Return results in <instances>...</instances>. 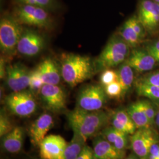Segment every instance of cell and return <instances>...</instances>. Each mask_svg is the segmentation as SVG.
Wrapping results in <instances>:
<instances>
[{
    "label": "cell",
    "instance_id": "cell-33",
    "mask_svg": "<svg viewBox=\"0 0 159 159\" xmlns=\"http://www.w3.org/2000/svg\"><path fill=\"white\" fill-rule=\"evenodd\" d=\"M146 49L153 56L156 63L159 64V40L148 44Z\"/></svg>",
    "mask_w": 159,
    "mask_h": 159
},
{
    "label": "cell",
    "instance_id": "cell-8",
    "mask_svg": "<svg viewBox=\"0 0 159 159\" xmlns=\"http://www.w3.org/2000/svg\"><path fill=\"white\" fill-rule=\"evenodd\" d=\"M40 94L44 107L48 111L59 113L66 110V93L59 85L44 84L40 90Z\"/></svg>",
    "mask_w": 159,
    "mask_h": 159
},
{
    "label": "cell",
    "instance_id": "cell-14",
    "mask_svg": "<svg viewBox=\"0 0 159 159\" xmlns=\"http://www.w3.org/2000/svg\"><path fill=\"white\" fill-rule=\"evenodd\" d=\"M94 159H124L125 151L115 148L101 135L94 137L93 141Z\"/></svg>",
    "mask_w": 159,
    "mask_h": 159
},
{
    "label": "cell",
    "instance_id": "cell-13",
    "mask_svg": "<svg viewBox=\"0 0 159 159\" xmlns=\"http://www.w3.org/2000/svg\"><path fill=\"white\" fill-rule=\"evenodd\" d=\"M53 125L54 121L51 114L46 113L41 114L29 128V135L31 144L34 146H39Z\"/></svg>",
    "mask_w": 159,
    "mask_h": 159
},
{
    "label": "cell",
    "instance_id": "cell-15",
    "mask_svg": "<svg viewBox=\"0 0 159 159\" xmlns=\"http://www.w3.org/2000/svg\"><path fill=\"white\" fill-rule=\"evenodd\" d=\"M126 62L133 70L139 73L152 70L157 63L153 56L146 48L133 50L127 59Z\"/></svg>",
    "mask_w": 159,
    "mask_h": 159
},
{
    "label": "cell",
    "instance_id": "cell-6",
    "mask_svg": "<svg viewBox=\"0 0 159 159\" xmlns=\"http://www.w3.org/2000/svg\"><path fill=\"white\" fill-rule=\"evenodd\" d=\"M4 104L11 113L20 117H28L37 110L34 94L27 90L12 92L7 95L4 98Z\"/></svg>",
    "mask_w": 159,
    "mask_h": 159
},
{
    "label": "cell",
    "instance_id": "cell-1",
    "mask_svg": "<svg viewBox=\"0 0 159 159\" xmlns=\"http://www.w3.org/2000/svg\"><path fill=\"white\" fill-rule=\"evenodd\" d=\"M66 116L72 130L79 133L87 140L99 134L110 119V114L102 110L87 111L78 107L68 111Z\"/></svg>",
    "mask_w": 159,
    "mask_h": 159
},
{
    "label": "cell",
    "instance_id": "cell-10",
    "mask_svg": "<svg viewBox=\"0 0 159 159\" xmlns=\"http://www.w3.org/2000/svg\"><path fill=\"white\" fill-rule=\"evenodd\" d=\"M32 71L21 63L6 67V83L12 92L23 91L29 87Z\"/></svg>",
    "mask_w": 159,
    "mask_h": 159
},
{
    "label": "cell",
    "instance_id": "cell-28",
    "mask_svg": "<svg viewBox=\"0 0 159 159\" xmlns=\"http://www.w3.org/2000/svg\"><path fill=\"white\" fill-rule=\"evenodd\" d=\"M140 104L141 107H142L143 111L146 114L148 119L149 120L151 125H153L155 123L156 116L157 112V110L154 106V103L150 100L146 99L139 100Z\"/></svg>",
    "mask_w": 159,
    "mask_h": 159
},
{
    "label": "cell",
    "instance_id": "cell-27",
    "mask_svg": "<svg viewBox=\"0 0 159 159\" xmlns=\"http://www.w3.org/2000/svg\"><path fill=\"white\" fill-rule=\"evenodd\" d=\"M16 126H14L4 109H1L0 112V137L5 136L11 131Z\"/></svg>",
    "mask_w": 159,
    "mask_h": 159
},
{
    "label": "cell",
    "instance_id": "cell-29",
    "mask_svg": "<svg viewBox=\"0 0 159 159\" xmlns=\"http://www.w3.org/2000/svg\"><path fill=\"white\" fill-rule=\"evenodd\" d=\"M44 85V83L40 75L38 69L36 68L34 70H32L30 83L29 87L30 90L33 94L40 93V90Z\"/></svg>",
    "mask_w": 159,
    "mask_h": 159
},
{
    "label": "cell",
    "instance_id": "cell-24",
    "mask_svg": "<svg viewBox=\"0 0 159 159\" xmlns=\"http://www.w3.org/2000/svg\"><path fill=\"white\" fill-rule=\"evenodd\" d=\"M120 35L125 40L130 47H136L142 40L133 29L129 19L121 28Z\"/></svg>",
    "mask_w": 159,
    "mask_h": 159
},
{
    "label": "cell",
    "instance_id": "cell-5",
    "mask_svg": "<svg viewBox=\"0 0 159 159\" xmlns=\"http://www.w3.org/2000/svg\"><path fill=\"white\" fill-rule=\"evenodd\" d=\"M50 11L44 8L27 4H17L13 16L21 24L42 29H50L52 18Z\"/></svg>",
    "mask_w": 159,
    "mask_h": 159
},
{
    "label": "cell",
    "instance_id": "cell-7",
    "mask_svg": "<svg viewBox=\"0 0 159 159\" xmlns=\"http://www.w3.org/2000/svg\"><path fill=\"white\" fill-rule=\"evenodd\" d=\"M107 98L102 85H86L78 94L77 107L87 111L99 110L106 104Z\"/></svg>",
    "mask_w": 159,
    "mask_h": 159
},
{
    "label": "cell",
    "instance_id": "cell-19",
    "mask_svg": "<svg viewBox=\"0 0 159 159\" xmlns=\"http://www.w3.org/2000/svg\"><path fill=\"white\" fill-rule=\"evenodd\" d=\"M99 134L120 150L125 151L129 145V135L114 128L112 125L106 127L100 131Z\"/></svg>",
    "mask_w": 159,
    "mask_h": 159
},
{
    "label": "cell",
    "instance_id": "cell-37",
    "mask_svg": "<svg viewBox=\"0 0 159 159\" xmlns=\"http://www.w3.org/2000/svg\"><path fill=\"white\" fill-rule=\"evenodd\" d=\"M6 67L5 60L4 57H1L0 60V78L1 79L6 78Z\"/></svg>",
    "mask_w": 159,
    "mask_h": 159
},
{
    "label": "cell",
    "instance_id": "cell-25",
    "mask_svg": "<svg viewBox=\"0 0 159 159\" xmlns=\"http://www.w3.org/2000/svg\"><path fill=\"white\" fill-rule=\"evenodd\" d=\"M17 4H27L44 8L48 11H54L59 7L57 0H16Z\"/></svg>",
    "mask_w": 159,
    "mask_h": 159
},
{
    "label": "cell",
    "instance_id": "cell-32",
    "mask_svg": "<svg viewBox=\"0 0 159 159\" xmlns=\"http://www.w3.org/2000/svg\"><path fill=\"white\" fill-rule=\"evenodd\" d=\"M129 20L130 23L131 25L136 33L139 38L142 40L145 36V27L143 25L142 23L139 20V18L136 16H134L133 17L129 18Z\"/></svg>",
    "mask_w": 159,
    "mask_h": 159
},
{
    "label": "cell",
    "instance_id": "cell-3",
    "mask_svg": "<svg viewBox=\"0 0 159 159\" xmlns=\"http://www.w3.org/2000/svg\"><path fill=\"white\" fill-rule=\"evenodd\" d=\"M130 47L120 35L113 37L94 61L96 71L113 68L125 62L130 54Z\"/></svg>",
    "mask_w": 159,
    "mask_h": 159
},
{
    "label": "cell",
    "instance_id": "cell-38",
    "mask_svg": "<svg viewBox=\"0 0 159 159\" xmlns=\"http://www.w3.org/2000/svg\"><path fill=\"white\" fill-rule=\"evenodd\" d=\"M124 159H139V157L137 156L135 154H130V155H129L127 157H126Z\"/></svg>",
    "mask_w": 159,
    "mask_h": 159
},
{
    "label": "cell",
    "instance_id": "cell-21",
    "mask_svg": "<svg viewBox=\"0 0 159 159\" xmlns=\"http://www.w3.org/2000/svg\"><path fill=\"white\" fill-rule=\"evenodd\" d=\"M73 131V136L67 145L64 152V159H76L86 146L84 137L76 131Z\"/></svg>",
    "mask_w": 159,
    "mask_h": 159
},
{
    "label": "cell",
    "instance_id": "cell-26",
    "mask_svg": "<svg viewBox=\"0 0 159 159\" xmlns=\"http://www.w3.org/2000/svg\"><path fill=\"white\" fill-rule=\"evenodd\" d=\"M145 29L153 30L159 25V4L155 3L153 10L150 12L145 21L143 23Z\"/></svg>",
    "mask_w": 159,
    "mask_h": 159
},
{
    "label": "cell",
    "instance_id": "cell-9",
    "mask_svg": "<svg viewBox=\"0 0 159 159\" xmlns=\"http://www.w3.org/2000/svg\"><path fill=\"white\" fill-rule=\"evenodd\" d=\"M130 136L131 148L139 159H148L151 146L159 142V137L151 128L137 129Z\"/></svg>",
    "mask_w": 159,
    "mask_h": 159
},
{
    "label": "cell",
    "instance_id": "cell-12",
    "mask_svg": "<svg viewBox=\"0 0 159 159\" xmlns=\"http://www.w3.org/2000/svg\"><path fill=\"white\" fill-rule=\"evenodd\" d=\"M68 143L60 135L50 134L39 145L41 159H64V152Z\"/></svg>",
    "mask_w": 159,
    "mask_h": 159
},
{
    "label": "cell",
    "instance_id": "cell-34",
    "mask_svg": "<svg viewBox=\"0 0 159 159\" xmlns=\"http://www.w3.org/2000/svg\"><path fill=\"white\" fill-rule=\"evenodd\" d=\"M140 80L146 83L159 87V71L147 74Z\"/></svg>",
    "mask_w": 159,
    "mask_h": 159
},
{
    "label": "cell",
    "instance_id": "cell-35",
    "mask_svg": "<svg viewBox=\"0 0 159 159\" xmlns=\"http://www.w3.org/2000/svg\"><path fill=\"white\" fill-rule=\"evenodd\" d=\"M76 159H94L93 148L86 144Z\"/></svg>",
    "mask_w": 159,
    "mask_h": 159
},
{
    "label": "cell",
    "instance_id": "cell-36",
    "mask_svg": "<svg viewBox=\"0 0 159 159\" xmlns=\"http://www.w3.org/2000/svg\"><path fill=\"white\" fill-rule=\"evenodd\" d=\"M148 159H159V142L154 143L151 146Z\"/></svg>",
    "mask_w": 159,
    "mask_h": 159
},
{
    "label": "cell",
    "instance_id": "cell-2",
    "mask_svg": "<svg viewBox=\"0 0 159 159\" xmlns=\"http://www.w3.org/2000/svg\"><path fill=\"white\" fill-rule=\"evenodd\" d=\"M60 70L63 80L71 88L90 79L97 72L90 57L73 53L63 54Z\"/></svg>",
    "mask_w": 159,
    "mask_h": 159
},
{
    "label": "cell",
    "instance_id": "cell-20",
    "mask_svg": "<svg viewBox=\"0 0 159 159\" xmlns=\"http://www.w3.org/2000/svg\"><path fill=\"white\" fill-rule=\"evenodd\" d=\"M126 110L136 126L137 129L151 128L152 125L143 111L139 101L131 103Z\"/></svg>",
    "mask_w": 159,
    "mask_h": 159
},
{
    "label": "cell",
    "instance_id": "cell-30",
    "mask_svg": "<svg viewBox=\"0 0 159 159\" xmlns=\"http://www.w3.org/2000/svg\"><path fill=\"white\" fill-rule=\"evenodd\" d=\"M106 95L111 98H120L123 97L122 87L119 81L113 83L104 87Z\"/></svg>",
    "mask_w": 159,
    "mask_h": 159
},
{
    "label": "cell",
    "instance_id": "cell-4",
    "mask_svg": "<svg viewBox=\"0 0 159 159\" xmlns=\"http://www.w3.org/2000/svg\"><path fill=\"white\" fill-rule=\"evenodd\" d=\"M23 31L21 24L14 16L6 15L1 19L0 48L4 55H14Z\"/></svg>",
    "mask_w": 159,
    "mask_h": 159
},
{
    "label": "cell",
    "instance_id": "cell-22",
    "mask_svg": "<svg viewBox=\"0 0 159 159\" xmlns=\"http://www.w3.org/2000/svg\"><path fill=\"white\" fill-rule=\"evenodd\" d=\"M118 81L123 89V97L129 91L134 83V71L130 66L126 62L122 63L117 71Z\"/></svg>",
    "mask_w": 159,
    "mask_h": 159
},
{
    "label": "cell",
    "instance_id": "cell-11",
    "mask_svg": "<svg viewBox=\"0 0 159 159\" xmlns=\"http://www.w3.org/2000/svg\"><path fill=\"white\" fill-rule=\"evenodd\" d=\"M45 40L39 33L34 30H24L18 41L17 50L25 57H34L40 54L45 47Z\"/></svg>",
    "mask_w": 159,
    "mask_h": 159
},
{
    "label": "cell",
    "instance_id": "cell-31",
    "mask_svg": "<svg viewBox=\"0 0 159 159\" xmlns=\"http://www.w3.org/2000/svg\"><path fill=\"white\" fill-rule=\"evenodd\" d=\"M100 83L104 87L108 85L114 81H118L119 75L117 72L115 71L111 68H108L103 70L102 73L100 75Z\"/></svg>",
    "mask_w": 159,
    "mask_h": 159
},
{
    "label": "cell",
    "instance_id": "cell-18",
    "mask_svg": "<svg viewBox=\"0 0 159 159\" xmlns=\"http://www.w3.org/2000/svg\"><path fill=\"white\" fill-rule=\"evenodd\" d=\"M110 116V121L114 128L122 131L129 135L133 134L136 131V126L126 109H117Z\"/></svg>",
    "mask_w": 159,
    "mask_h": 159
},
{
    "label": "cell",
    "instance_id": "cell-17",
    "mask_svg": "<svg viewBox=\"0 0 159 159\" xmlns=\"http://www.w3.org/2000/svg\"><path fill=\"white\" fill-rule=\"evenodd\" d=\"M44 84L58 85L62 77L61 70L51 58L44 60L37 67Z\"/></svg>",
    "mask_w": 159,
    "mask_h": 159
},
{
    "label": "cell",
    "instance_id": "cell-16",
    "mask_svg": "<svg viewBox=\"0 0 159 159\" xmlns=\"http://www.w3.org/2000/svg\"><path fill=\"white\" fill-rule=\"evenodd\" d=\"M1 138V146L6 152L18 153L23 149L25 130L21 126H16L11 131Z\"/></svg>",
    "mask_w": 159,
    "mask_h": 159
},
{
    "label": "cell",
    "instance_id": "cell-39",
    "mask_svg": "<svg viewBox=\"0 0 159 159\" xmlns=\"http://www.w3.org/2000/svg\"><path fill=\"white\" fill-rule=\"evenodd\" d=\"M153 1L159 4V0H153Z\"/></svg>",
    "mask_w": 159,
    "mask_h": 159
},
{
    "label": "cell",
    "instance_id": "cell-23",
    "mask_svg": "<svg viewBox=\"0 0 159 159\" xmlns=\"http://www.w3.org/2000/svg\"><path fill=\"white\" fill-rule=\"evenodd\" d=\"M136 90L139 96L147 98L154 104H159V87L158 86L139 80L136 83Z\"/></svg>",
    "mask_w": 159,
    "mask_h": 159
}]
</instances>
